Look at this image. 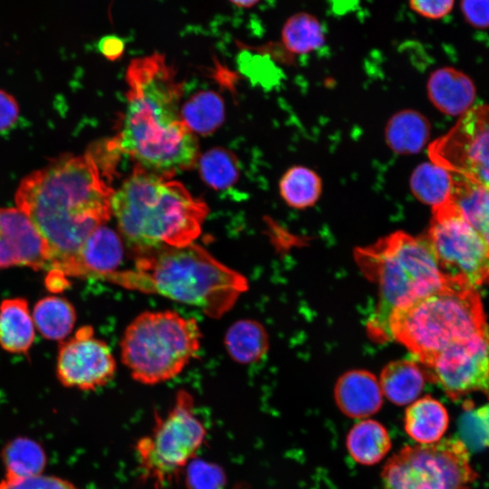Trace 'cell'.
Listing matches in <instances>:
<instances>
[{"mask_svg":"<svg viewBox=\"0 0 489 489\" xmlns=\"http://www.w3.org/2000/svg\"><path fill=\"white\" fill-rule=\"evenodd\" d=\"M107 178L87 152L60 157L22 180L15 203L41 235L49 270L66 275L87 237L110 219L114 192Z\"/></svg>","mask_w":489,"mask_h":489,"instance_id":"1","label":"cell"},{"mask_svg":"<svg viewBox=\"0 0 489 489\" xmlns=\"http://www.w3.org/2000/svg\"><path fill=\"white\" fill-rule=\"evenodd\" d=\"M127 107L120 151L141 168L165 177L193 167L198 144L181 117L182 87L163 54L132 60L126 73Z\"/></svg>","mask_w":489,"mask_h":489,"instance_id":"2","label":"cell"},{"mask_svg":"<svg viewBox=\"0 0 489 489\" xmlns=\"http://www.w3.org/2000/svg\"><path fill=\"white\" fill-rule=\"evenodd\" d=\"M102 280L145 293H157L220 318L247 290L246 278L192 243L165 246L135 257L134 267Z\"/></svg>","mask_w":489,"mask_h":489,"instance_id":"3","label":"cell"},{"mask_svg":"<svg viewBox=\"0 0 489 489\" xmlns=\"http://www.w3.org/2000/svg\"><path fill=\"white\" fill-rule=\"evenodd\" d=\"M111 213L135 257L194 243L208 208L184 185L137 167L113 193Z\"/></svg>","mask_w":489,"mask_h":489,"instance_id":"4","label":"cell"},{"mask_svg":"<svg viewBox=\"0 0 489 489\" xmlns=\"http://www.w3.org/2000/svg\"><path fill=\"white\" fill-rule=\"evenodd\" d=\"M363 274L377 286V307L367 331L378 342L391 340L389 321L398 311L447 284L427 236L397 231L355 251Z\"/></svg>","mask_w":489,"mask_h":489,"instance_id":"5","label":"cell"},{"mask_svg":"<svg viewBox=\"0 0 489 489\" xmlns=\"http://www.w3.org/2000/svg\"><path fill=\"white\" fill-rule=\"evenodd\" d=\"M391 340L427 365L448 347L489 332L480 296L474 287L446 285L396 312Z\"/></svg>","mask_w":489,"mask_h":489,"instance_id":"6","label":"cell"},{"mask_svg":"<svg viewBox=\"0 0 489 489\" xmlns=\"http://www.w3.org/2000/svg\"><path fill=\"white\" fill-rule=\"evenodd\" d=\"M194 318L174 311L144 312L125 329L120 358L132 379L146 385L168 381L182 372L200 348Z\"/></svg>","mask_w":489,"mask_h":489,"instance_id":"7","label":"cell"},{"mask_svg":"<svg viewBox=\"0 0 489 489\" xmlns=\"http://www.w3.org/2000/svg\"><path fill=\"white\" fill-rule=\"evenodd\" d=\"M206 430L194 412L193 397L185 389L177 392L165 417H156L148 436L139 438L136 453L145 480L156 489H166L202 446Z\"/></svg>","mask_w":489,"mask_h":489,"instance_id":"8","label":"cell"},{"mask_svg":"<svg viewBox=\"0 0 489 489\" xmlns=\"http://www.w3.org/2000/svg\"><path fill=\"white\" fill-rule=\"evenodd\" d=\"M383 489H470L477 473L461 439L406 446L385 465Z\"/></svg>","mask_w":489,"mask_h":489,"instance_id":"9","label":"cell"},{"mask_svg":"<svg viewBox=\"0 0 489 489\" xmlns=\"http://www.w3.org/2000/svg\"><path fill=\"white\" fill-rule=\"evenodd\" d=\"M426 236L447 284L489 283V247L452 199L433 208Z\"/></svg>","mask_w":489,"mask_h":489,"instance_id":"10","label":"cell"},{"mask_svg":"<svg viewBox=\"0 0 489 489\" xmlns=\"http://www.w3.org/2000/svg\"><path fill=\"white\" fill-rule=\"evenodd\" d=\"M428 155L452 174L489 188V106L470 108L429 146Z\"/></svg>","mask_w":489,"mask_h":489,"instance_id":"11","label":"cell"},{"mask_svg":"<svg viewBox=\"0 0 489 489\" xmlns=\"http://www.w3.org/2000/svg\"><path fill=\"white\" fill-rule=\"evenodd\" d=\"M425 367L453 400L474 392L489 398V332L448 347Z\"/></svg>","mask_w":489,"mask_h":489,"instance_id":"12","label":"cell"},{"mask_svg":"<svg viewBox=\"0 0 489 489\" xmlns=\"http://www.w3.org/2000/svg\"><path fill=\"white\" fill-rule=\"evenodd\" d=\"M115 371L110 348L95 337L90 325L81 327L59 345L56 373L64 387L93 390L109 383Z\"/></svg>","mask_w":489,"mask_h":489,"instance_id":"13","label":"cell"},{"mask_svg":"<svg viewBox=\"0 0 489 489\" xmlns=\"http://www.w3.org/2000/svg\"><path fill=\"white\" fill-rule=\"evenodd\" d=\"M11 266L49 269V259L28 216L19 208H0V270Z\"/></svg>","mask_w":489,"mask_h":489,"instance_id":"14","label":"cell"},{"mask_svg":"<svg viewBox=\"0 0 489 489\" xmlns=\"http://www.w3.org/2000/svg\"><path fill=\"white\" fill-rule=\"evenodd\" d=\"M123 253L120 236L105 225H101L84 241L66 275L103 279L118 271Z\"/></svg>","mask_w":489,"mask_h":489,"instance_id":"15","label":"cell"},{"mask_svg":"<svg viewBox=\"0 0 489 489\" xmlns=\"http://www.w3.org/2000/svg\"><path fill=\"white\" fill-rule=\"evenodd\" d=\"M334 399L345 416L362 419L381 408L383 393L379 381L372 373L364 369H353L338 379L334 388Z\"/></svg>","mask_w":489,"mask_h":489,"instance_id":"16","label":"cell"},{"mask_svg":"<svg viewBox=\"0 0 489 489\" xmlns=\"http://www.w3.org/2000/svg\"><path fill=\"white\" fill-rule=\"evenodd\" d=\"M429 100L441 112L448 115L465 114L472 105L475 89L468 76L451 68H439L427 81Z\"/></svg>","mask_w":489,"mask_h":489,"instance_id":"17","label":"cell"},{"mask_svg":"<svg viewBox=\"0 0 489 489\" xmlns=\"http://www.w3.org/2000/svg\"><path fill=\"white\" fill-rule=\"evenodd\" d=\"M449 426L446 407L431 396L417 398L408 407L404 428L418 445H431L442 439Z\"/></svg>","mask_w":489,"mask_h":489,"instance_id":"18","label":"cell"},{"mask_svg":"<svg viewBox=\"0 0 489 489\" xmlns=\"http://www.w3.org/2000/svg\"><path fill=\"white\" fill-rule=\"evenodd\" d=\"M35 325L25 299L11 298L0 304V346L8 352L26 354L34 344Z\"/></svg>","mask_w":489,"mask_h":489,"instance_id":"19","label":"cell"},{"mask_svg":"<svg viewBox=\"0 0 489 489\" xmlns=\"http://www.w3.org/2000/svg\"><path fill=\"white\" fill-rule=\"evenodd\" d=\"M427 379V374L417 364L401 360L388 363L379 381L383 395L392 403L403 406L417 399Z\"/></svg>","mask_w":489,"mask_h":489,"instance_id":"20","label":"cell"},{"mask_svg":"<svg viewBox=\"0 0 489 489\" xmlns=\"http://www.w3.org/2000/svg\"><path fill=\"white\" fill-rule=\"evenodd\" d=\"M392 443L387 428L379 421L363 419L355 424L346 437L351 458L363 465L379 463L389 452Z\"/></svg>","mask_w":489,"mask_h":489,"instance_id":"21","label":"cell"},{"mask_svg":"<svg viewBox=\"0 0 489 489\" xmlns=\"http://www.w3.org/2000/svg\"><path fill=\"white\" fill-rule=\"evenodd\" d=\"M430 133L427 120L419 112L405 110L394 114L385 129L388 147L400 155L417 153L426 145Z\"/></svg>","mask_w":489,"mask_h":489,"instance_id":"22","label":"cell"},{"mask_svg":"<svg viewBox=\"0 0 489 489\" xmlns=\"http://www.w3.org/2000/svg\"><path fill=\"white\" fill-rule=\"evenodd\" d=\"M225 345L234 360L249 364L259 360L267 352L268 334L261 323L253 320H240L226 331Z\"/></svg>","mask_w":489,"mask_h":489,"instance_id":"23","label":"cell"},{"mask_svg":"<svg viewBox=\"0 0 489 489\" xmlns=\"http://www.w3.org/2000/svg\"><path fill=\"white\" fill-rule=\"evenodd\" d=\"M35 328L46 339L64 340L76 321L73 305L59 296H46L39 300L32 312Z\"/></svg>","mask_w":489,"mask_h":489,"instance_id":"24","label":"cell"},{"mask_svg":"<svg viewBox=\"0 0 489 489\" xmlns=\"http://www.w3.org/2000/svg\"><path fill=\"white\" fill-rule=\"evenodd\" d=\"M282 46L292 56L304 55L321 48L326 40L321 21L307 12L292 14L283 24Z\"/></svg>","mask_w":489,"mask_h":489,"instance_id":"25","label":"cell"},{"mask_svg":"<svg viewBox=\"0 0 489 489\" xmlns=\"http://www.w3.org/2000/svg\"><path fill=\"white\" fill-rule=\"evenodd\" d=\"M451 199L489 247V188L454 175Z\"/></svg>","mask_w":489,"mask_h":489,"instance_id":"26","label":"cell"},{"mask_svg":"<svg viewBox=\"0 0 489 489\" xmlns=\"http://www.w3.org/2000/svg\"><path fill=\"white\" fill-rule=\"evenodd\" d=\"M413 195L432 208L451 199L454 175L434 162H425L416 168L410 177Z\"/></svg>","mask_w":489,"mask_h":489,"instance_id":"27","label":"cell"},{"mask_svg":"<svg viewBox=\"0 0 489 489\" xmlns=\"http://www.w3.org/2000/svg\"><path fill=\"white\" fill-rule=\"evenodd\" d=\"M2 459L6 470L5 480H21L42 475L46 455L43 447L26 437H17L4 447Z\"/></svg>","mask_w":489,"mask_h":489,"instance_id":"28","label":"cell"},{"mask_svg":"<svg viewBox=\"0 0 489 489\" xmlns=\"http://www.w3.org/2000/svg\"><path fill=\"white\" fill-rule=\"evenodd\" d=\"M279 191L289 206L305 209L312 206L320 198L322 182L312 169L293 166L283 175L279 182Z\"/></svg>","mask_w":489,"mask_h":489,"instance_id":"29","label":"cell"},{"mask_svg":"<svg viewBox=\"0 0 489 489\" xmlns=\"http://www.w3.org/2000/svg\"><path fill=\"white\" fill-rule=\"evenodd\" d=\"M181 117L193 133L211 134L224 120L223 100L214 91L198 92L183 105Z\"/></svg>","mask_w":489,"mask_h":489,"instance_id":"30","label":"cell"},{"mask_svg":"<svg viewBox=\"0 0 489 489\" xmlns=\"http://www.w3.org/2000/svg\"><path fill=\"white\" fill-rule=\"evenodd\" d=\"M199 170L204 181L216 189L233 185L238 177L235 158L223 149L206 151L199 159Z\"/></svg>","mask_w":489,"mask_h":489,"instance_id":"31","label":"cell"},{"mask_svg":"<svg viewBox=\"0 0 489 489\" xmlns=\"http://www.w3.org/2000/svg\"><path fill=\"white\" fill-rule=\"evenodd\" d=\"M187 489H225L226 476L218 465L202 459H192L186 466Z\"/></svg>","mask_w":489,"mask_h":489,"instance_id":"32","label":"cell"},{"mask_svg":"<svg viewBox=\"0 0 489 489\" xmlns=\"http://www.w3.org/2000/svg\"><path fill=\"white\" fill-rule=\"evenodd\" d=\"M0 489H79L73 484L56 476L35 475L21 480H4Z\"/></svg>","mask_w":489,"mask_h":489,"instance_id":"33","label":"cell"},{"mask_svg":"<svg viewBox=\"0 0 489 489\" xmlns=\"http://www.w3.org/2000/svg\"><path fill=\"white\" fill-rule=\"evenodd\" d=\"M465 22L476 29H489V0H459Z\"/></svg>","mask_w":489,"mask_h":489,"instance_id":"34","label":"cell"},{"mask_svg":"<svg viewBox=\"0 0 489 489\" xmlns=\"http://www.w3.org/2000/svg\"><path fill=\"white\" fill-rule=\"evenodd\" d=\"M412 11L429 20H441L454 10L456 0H408Z\"/></svg>","mask_w":489,"mask_h":489,"instance_id":"35","label":"cell"},{"mask_svg":"<svg viewBox=\"0 0 489 489\" xmlns=\"http://www.w3.org/2000/svg\"><path fill=\"white\" fill-rule=\"evenodd\" d=\"M19 108L14 98L0 90V130L12 127L16 121Z\"/></svg>","mask_w":489,"mask_h":489,"instance_id":"36","label":"cell"},{"mask_svg":"<svg viewBox=\"0 0 489 489\" xmlns=\"http://www.w3.org/2000/svg\"><path fill=\"white\" fill-rule=\"evenodd\" d=\"M98 47L108 60L115 61L123 54L125 44L123 39L117 35H106L100 40Z\"/></svg>","mask_w":489,"mask_h":489,"instance_id":"37","label":"cell"},{"mask_svg":"<svg viewBox=\"0 0 489 489\" xmlns=\"http://www.w3.org/2000/svg\"><path fill=\"white\" fill-rule=\"evenodd\" d=\"M62 271L57 269H50L46 278L45 285L52 292H60L70 286V282Z\"/></svg>","mask_w":489,"mask_h":489,"instance_id":"38","label":"cell"},{"mask_svg":"<svg viewBox=\"0 0 489 489\" xmlns=\"http://www.w3.org/2000/svg\"><path fill=\"white\" fill-rule=\"evenodd\" d=\"M235 5L243 8H249L255 5L260 0H228Z\"/></svg>","mask_w":489,"mask_h":489,"instance_id":"39","label":"cell"}]
</instances>
